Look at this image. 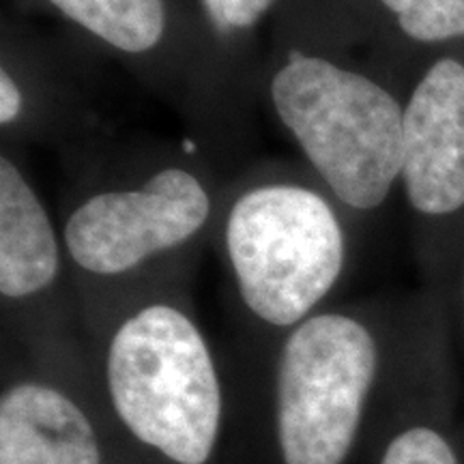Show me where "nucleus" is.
I'll use <instances>...</instances> for the list:
<instances>
[{
  "mask_svg": "<svg viewBox=\"0 0 464 464\" xmlns=\"http://www.w3.org/2000/svg\"><path fill=\"white\" fill-rule=\"evenodd\" d=\"M67 155L56 219L80 312L172 266L194 265L211 243L226 181L205 153L170 142L92 140Z\"/></svg>",
  "mask_w": 464,
  "mask_h": 464,
  "instance_id": "nucleus-1",
  "label": "nucleus"
},
{
  "mask_svg": "<svg viewBox=\"0 0 464 464\" xmlns=\"http://www.w3.org/2000/svg\"><path fill=\"white\" fill-rule=\"evenodd\" d=\"M335 15L280 22L263 56L258 100L301 164L351 213H374L402 170L404 102L353 54Z\"/></svg>",
  "mask_w": 464,
  "mask_h": 464,
  "instance_id": "nucleus-2",
  "label": "nucleus"
},
{
  "mask_svg": "<svg viewBox=\"0 0 464 464\" xmlns=\"http://www.w3.org/2000/svg\"><path fill=\"white\" fill-rule=\"evenodd\" d=\"M191 266H172L82 310L114 417L170 464H208L224 423L216 353L188 297Z\"/></svg>",
  "mask_w": 464,
  "mask_h": 464,
  "instance_id": "nucleus-3",
  "label": "nucleus"
},
{
  "mask_svg": "<svg viewBox=\"0 0 464 464\" xmlns=\"http://www.w3.org/2000/svg\"><path fill=\"white\" fill-rule=\"evenodd\" d=\"M351 222L301 161H265L226 181L211 243L254 327L280 342L332 305L351 260Z\"/></svg>",
  "mask_w": 464,
  "mask_h": 464,
  "instance_id": "nucleus-4",
  "label": "nucleus"
},
{
  "mask_svg": "<svg viewBox=\"0 0 464 464\" xmlns=\"http://www.w3.org/2000/svg\"><path fill=\"white\" fill-rule=\"evenodd\" d=\"M177 110L208 155L247 133V108L219 65L200 17L172 0H44Z\"/></svg>",
  "mask_w": 464,
  "mask_h": 464,
  "instance_id": "nucleus-5",
  "label": "nucleus"
},
{
  "mask_svg": "<svg viewBox=\"0 0 464 464\" xmlns=\"http://www.w3.org/2000/svg\"><path fill=\"white\" fill-rule=\"evenodd\" d=\"M379 363L372 327L338 305L282 335L274 357V421L282 464L348 460Z\"/></svg>",
  "mask_w": 464,
  "mask_h": 464,
  "instance_id": "nucleus-6",
  "label": "nucleus"
},
{
  "mask_svg": "<svg viewBox=\"0 0 464 464\" xmlns=\"http://www.w3.org/2000/svg\"><path fill=\"white\" fill-rule=\"evenodd\" d=\"M73 295L58 219L39 194L24 153L0 149V299L5 321L24 335L34 362L82 368L63 335Z\"/></svg>",
  "mask_w": 464,
  "mask_h": 464,
  "instance_id": "nucleus-7",
  "label": "nucleus"
},
{
  "mask_svg": "<svg viewBox=\"0 0 464 464\" xmlns=\"http://www.w3.org/2000/svg\"><path fill=\"white\" fill-rule=\"evenodd\" d=\"M78 65L39 39L5 24L0 48V147H84L97 138Z\"/></svg>",
  "mask_w": 464,
  "mask_h": 464,
  "instance_id": "nucleus-8",
  "label": "nucleus"
},
{
  "mask_svg": "<svg viewBox=\"0 0 464 464\" xmlns=\"http://www.w3.org/2000/svg\"><path fill=\"white\" fill-rule=\"evenodd\" d=\"M400 181L423 219H450L464 211L462 58H434L406 97Z\"/></svg>",
  "mask_w": 464,
  "mask_h": 464,
  "instance_id": "nucleus-9",
  "label": "nucleus"
},
{
  "mask_svg": "<svg viewBox=\"0 0 464 464\" xmlns=\"http://www.w3.org/2000/svg\"><path fill=\"white\" fill-rule=\"evenodd\" d=\"M75 370L34 362L0 393V464H103L95 421L67 379Z\"/></svg>",
  "mask_w": 464,
  "mask_h": 464,
  "instance_id": "nucleus-10",
  "label": "nucleus"
},
{
  "mask_svg": "<svg viewBox=\"0 0 464 464\" xmlns=\"http://www.w3.org/2000/svg\"><path fill=\"white\" fill-rule=\"evenodd\" d=\"M276 5L277 0H196V11L219 65L247 108L258 100L263 69L256 33Z\"/></svg>",
  "mask_w": 464,
  "mask_h": 464,
  "instance_id": "nucleus-11",
  "label": "nucleus"
},
{
  "mask_svg": "<svg viewBox=\"0 0 464 464\" xmlns=\"http://www.w3.org/2000/svg\"><path fill=\"white\" fill-rule=\"evenodd\" d=\"M404 42L445 45L464 39V0H374Z\"/></svg>",
  "mask_w": 464,
  "mask_h": 464,
  "instance_id": "nucleus-12",
  "label": "nucleus"
},
{
  "mask_svg": "<svg viewBox=\"0 0 464 464\" xmlns=\"http://www.w3.org/2000/svg\"><path fill=\"white\" fill-rule=\"evenodd\" d=\"M381 464H458L454 450L437 430L415 426L390 440Z\"/></svg>",
  "mask_w": 464,
  "mask_h": 464,
  "instance_id": "nucleus-13",
  "label": "nucleus"
}]
</instances>
